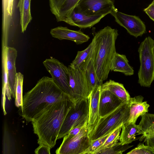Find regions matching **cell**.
<instances>
[{
    "label": "cell",
    "instance_id": "cell-27",
    "mask_svg": "<svg viewBox=\"0 0 154 154\" xmlns=\"http://www.w3.org/2000/svg\"><path fill=\"white\" fill-rule=\"evenodd\" d=\"M85 71L92 90L97 87L101 86L103 82L97 76L93 59L91 60Z\"/></svg>",
    "mask_w": 154,
    "mask_h": 154
},
{
    "label": "cell",
    "instance_id": "cell-36",
    "mask_svg": "<svg viewBox=\"0 0 154 154\" xmlns=\"http://www.w3.org/2000/svg\"><path fill=\"white\" fill-rule=\"evenodd\" d=\"M144 140V142L145 143L146 145L154 148V134Z\"/></svg>",
    "mask_w": 154,
    "mask_h": 154
},
{
    "label": "cell",
    "instance_id": "cell-31",
    "mask_svg": "<svg viewBox=\"0 0 154 154\" xmlns=\"http://www.w3.org/2000/svg\"><path fill=\"white\" fill-rule=\"evenodd\" d=\"M112 133L95 140H91V146L83 152V154H94V152L103 144Z\"/></svg>",
    "mask_w": 154,
    "mask_h": 154
},
{
    "label": "cell",
    "instance_id": "cell-10",
    "mask_svg": "<svg viewBox=\"0 0 154 154\" xmlns=\"http://www.w3.org/2000/svg\"><path fill=\"white\" fill-rule=\"evenodd\" d=\"M110 14L115 18L116 21L125 28L130 35L137 38L146 32L144 23L138 17L122 13L116 8Z\"/></svg>",
    "mask_w": 154,
    "mask_h": 154
},
{
    "label": "cell",
    "instance_id": "cell-18",
    "mask_svg": "<svg viewBox=\"0 0 154 154\" xmlns=\"http://www.w3.org/2000/svg\"><path fill=\"white\" fill-rule=\"evenodd\" d=\"M144 97L141 95L131 97L128 102L129 106V116L126 123L135 124L138 117L148 111L149 104L146 101L143 102Z\"/></svg>",
    "mask_w": 154,
    "mask_h": 154
},
{
    "label": "cell",
    "instance_id": "cell-25",
    "mask_svg": "<svg viewBox=\"0 0 154 154\" xmlns=\"http://www.w3.org/2000/svg\"><path fill=\"white\" fill-rule=\"evenodd\" d=\"M2 106L3 109H5V96L8 99H11L12 95L9 86L8 72L6 67V56L5 49L2 50Z\"/></svg>",
    "mask_w": 154,
    "mask_h": 154
},
{
    "label": "cell",
    "instance_id": "cell-16",
    "mask_svg": "<svg viewBox=\"0 0 154 154\" xmlns=\"http://www.w3.org/2000/svg\"><path fill=\"white\" fill-rule=\"evenodd\" d=\"M101 86L93 89L90 96L88 126L89 134L96 126L100 118L99 100Z\"/></svg>",
    "mask_w": 154,
    "mask_h": 154
},
{
    "label": "cell",
    "instance_id": "cell-33",
    "mask_svg": "<svg viewBox=\"0 0 154 154\" xmlns=\"http://www.w3.org/2000/svg\"><path fill=\"white\" fill-rule=\"evenodd\" d=\"M85 123L84 124L80 125L72 128L68 133L63 137V139H69L75 136L79 133Z\"/></svg>",
    "mask_w": 154,
    "mask_h": 154
},
{
    "label": "cell",
    "instance_id": "cell-37",
    "mask_svg": "<svg viewBox=\"0 0 154 154\" xmlns=\"http://www.w3.org/2000/svg\"><path fill=\"white\" fill-rule=\"evenodd\" d=\"M153 52L154 54V47L153 48Z\"/></svg>",
    "mask_w": 154,
    "mask_h": 154
},
{
    "label": "cell",
    "instance_id": "cell-11",
    "mask_svg": "<svg viewBox=\"0 0 154 154\" xmlns=\"http://www.w3.org/2000/svg\"><path fill=\"white\" fill-rule=\"evenodd\" d=\"M114 3V0H80L75 7L88 15L106 16L115 8Z\"/></svg>",
    "mask_w": 154,
    "mask_h": 154
},
{
    "label": "cell",
    "instance_id": "cell-32",
    "mask_svg": "<svg viewBox=\"0 0 154 154\" xmlns=\"http://www.w3.org/2000/svg\"><path fill=\"white\" fill-rule=\"evenodd\" d=\"M127 154H154V148L143 143H139L137 146L127 153Z\"/></svg>",
    "mask_w": 154,
    "mask_h": 154
},
{
    "label": "cell",
    "instance_id": "cell-4",
    "mask_svg": "<svg viewBox=\"0 0 154 154\" xmlns=\"http://www.w3.org/2000/svg\"><path fill=\"white\" fill-rule=\"evenodd\" d=\"M128 103H123L113 111L100 117L95 127L90 133L89 137L93 140L112 133L126 123L129 116Z\"/></svg>",
    "mask_w": 154,
    "mask_h": 154
},
{
    "label": "cell",
    "instance_id": "cell-8",
    "mask_svg": "<svg viewBox=\"0 0 154 154\" xmlns=\"http://www.w3.org/2000/svg\"><path fill=\"white\" fill-rule=\"evenodd\" d=\"M43 63L55 84L75 102L69 85L68 67L53 58L46 59Z\"/></svg>",
    "mask_w": 154,
    "mask_h": 154
},
{
    "label": "cell",
    "instance_id": "cell-1",
    "mask_svg": "<svg viewBox=\"0 0 154 154\" xmlns=\"http://www.w3.org/2000/svg\"><path fill=\"white\" fill-rule=\"evenodd\" d=\"M70 100L75 103L63 91L52 79L44 76L23 97L21 107L22 116L28 122H32L51 105L57 102Z\"/></svg>",
    "mask_w": 154,
    "mask_h": 154
},
{
    "label": "cell",
    "instance_id": "cell-20",
    "mask_svg": "<svg viewBox=\"0 0 154 154\" xmlns=\"http://www.w3.org/2000/svg\"><path fill=\"white\" fill-rule=\"evenodd\" d=\"M94 45L92 40L88 47L84 50L78 51L75 59L70 66L75 69L85 70L91 60L94 59Z\"/></svg>",
    "mask_w": 154,
    "mask_h": 154
},
{
    "label": "cell",
    "instance_id": "cell-13",
    "mask_svg": "<svg viewBox=\"0 0 154 154\" xmlns=\"http://www.w3.org/2000/svg\"><path fill=\"white\" fill-rule=\"evenodd\" d=\"M80 0H49L50 10L58 22H64Z\"/></svg>",
    "mask_w": 154,
    "mask_h": 154
},
{
    "label": "cell",
    "instance_id": "cell-24",
    "mask_svg": "<svg viewBox=\"0 0 154 154\" xmlns=\"http://www.w3.org/2000/svg\"><path fill=\"white\" fill-rule=\"evenodd\" d=\"M141 116L139 124L140 129L138 135L142 134L139 140L142 141L154 134V114L146 113Z\"/></svg>",
    "mask_w": 154,
    "mask_h": 154
},
{
    "label": "cell",
    "instance_id": "cell-28",
    "mask_svg": "<svg viewBox=\"0 0 154 154\" xmlns=\"http://www.w3.org/2000/svg\"><path fill=\"white\" fill-rule=\"evenodd\" d=\"M23 80V75L20 72H17L14 85L15 105L17 107L21 106L22 104Z\"/></svg>",
    "mask_w": 154,
    "mask_h": 154
},
{
    "label": "cell",
    "instance_id": "cell-6",
    "mask_svg": "<svg viewBox=\"0 0 154 154\" xmlns=\"http://www.w3.org/2000/svg\"><path fill=\"white\" fill-rule=\"evenodd\" d=\"M89 102L90 97L75 101L65 118L57 140L63 137L72 128L88 121Z\"/></svg>",
    "mask_w": 154,
    "mask_h": 154
},
{
    "label": "cell",
    "instance_id": "cell-12",
    "mask_svg": "<svg viewBox=\"0 0 154 154\" xmlns=\"http://www.w3.org/2000/svg\"><path fill=\"white\" fill-rule=\"evenodd\" d=\"M104 15L91 16L79 11L76 7L72 11L64 22L81 28H91L98 23Z\"/></svg>",
    "mask_w": 154,
    "mask_h": 154
},
{
    "label": "cell",
    "instance_id": "cell-14",
    "mask_svg": "<svg viewBox=\"0 0 154 154\" xmlns=\"http://www.w3.org/2000/svg\"><path fill=\"white\" fill-rule=\"evenodd\" d=\"M51 36L59 40H68L75 42L77 45H80L88 41L89 36L81 31L70 29L67 27L58 26L51 29Z\"/></svg>",
    "mask_w": 154,
    "mask_h": 154
},
{
    "label": "cell",
    "instance_id": "cell-3",
    "mask_svg": "<svg viewBox=\"0 0 154 154\" xmlns=\"http://www.w3.org/2000/svg\"><path fill=\"white\" fill-rule=\"evenodd\" d=\"M118 30L107 26L95 33L93 39L94 45V64L97 76L103 82L110 71L112 61L116 51Z\"/></svg>",
    "mask_w": 154,
    "mask_h": 154
},
{
    "label": "cell",
    "instance_id": "cell-9",
    "mask_svg": "<svg viewBox=\"0 0 154 154\" xmlns=\"http://www.w3.org/2000/svg\"><path fill=\"white\" fill-rule=\"evenodd\" d=\"M68 68L69 85L75 101L89 98L92 90L85 70L74 69L70 65Z\"/></svg>",
    "mask_w": 154,
    "mask_h": 154
},
{
    "label": "cell",
    "instance_id": "cell-15",
    "mask_svg": "<svg viewBox=\"0 0 154 154\" xmlns=\"http://www.w3.org/2000/svg\"><path fill=\"white\" fill-rule=\"evenodd\" d=\"M123 103L107 90H101L99 100V115L102 117L116 109Z\"/></svg>",
    "mask_w": 154,
    "mask_h": 154
},
{
    "label": "cell",
    "instance_id": "cell-29",
    "mask_svg": "<svg viewBox=\"0 0 154 154\" xmlns=\"http://www.w3.org/2000/svg\"><path fill=\"white\" fill-rule=\"evenodd\" d=\"M132 146H129L128 144L123 145L120 142H118L110 147L99 151L96 154H122Z\"/></svg>",
    "mask_w": 154,
    "mask_h": 154
},
{
    "label": "cell",
    "instance_id": "cell-21",
    "mask_svg": "<svg viewBox=\"0 0 154 154\" xmlns=\"http://www.w3.org/2000/svg\"><path fill=\"white\" fill-rule=\"evenodd\" d=\"M110 70L122 72L126 76H131L134 74L133 68L129 64L126 56L116 52L112 61Z\"/></svg>",
    "mask_w": 154,
    "mask_h": 154
},
{
    "label": "cell",
    "instance_id": "cell-30",
    "mask_svg": "<svg viewBox=\"0 0 154 154\" xmlns=\"http://www.w3.org/2000/svg\"><path fill=\"white\" fill-rule=\"evenodd\" d=\"M121 126L115 129L108 136L103 144L94 153L96 154L99 151L104 148L110 147L118 142L120 132L122 129Z\"/></svg>",
    "mask_w": 154,
    "mask_h": 154
},
{
    "label": "cell",
    "instance_id": "cell-22",
    "mask_svg": "<svg viewBox=\"0 0 154 154\" xmlns=\"http://www.w3.org/2000/svg\"><path fill=\"white\" fill-rule=\"evenodd\" d=\"M101 90L108 91L119 98L123 103H128L131 98L128 91L122 84L109 80L103 84Z\"/></svg>",
    "mask_w": 154,
    "mask_h": 154
},
{
    "label": "cell",
    "instance_id": "cell-26",
    "mask_svg": "<svg viewBox=\"0 0 154 154\" xmlns=\"http://www.w3.org/2000/svg\"><path fill=\"white\" fill-rule=\"evenodd\" d=\"M31 0H19L17 5L20 14V24L22 32L26 30L32 19L30 12Z\"/></svg>",
    "mask_w": 154,
    "mask_h": 154
},
{
    "label": "cell",
    "instance_id": "cell-5",
    "mask_svg": "<svg viewBox=\"0 0 154 154\" xmlns=\"http://www.w3.org/2000/svg\"><path fill=\"white\" fill-rule=\"evenodd\" d=\"M154 40L146 37L138 49L140 63L138 83L141 86L150 87L154 79Z\"/></svg>",
    "mask_w": 154,
    "mask_h": 154
},
{
    "label": "cell",
    "instance_id": "cell-23",
    "mask_svg": "<svg viewBox=\"0 0 154 154\" xmlns=\"http://www.w3.org/2000/svg\"><path fill=\"white\" fill-rule=\"evenodd\" d=\"M122 129L119 140L123 145L129 144L135 140L136 136L140 132V128L139 125L127 122L122 125Z\"/></svg>",
    "mask_w": 154,
    "mask_h": 154
},
{
    "label": "cell",
    "instance_id": "cell-38",
    "mask_svg": "<svg viewBox=\"0 0 154 154\" xmlns=\"http://www.w3.org/2000/svg\"><path fill=\"white\" fill-rule=\"evenodd\" d=\"M153 1L154 2V0H153Z\"/></svg>",
    "mask_w": 154,
    "mask_h": 154
},
{
    "label": "cell",
    "instance_id": "cell-19",
    "mask_svg": "<svg viewBox=\"0 0 154 154\" xmlns=\"http://www.w3.org/2000/svg\"><path fill=\"white\" fill-rule=\"evenodd\" d=\"M3 48L5 49L6 53V67L9 85L12 96L15 99L14 85L17 73L15 66V61L17 56V51L14 48L8 46Z\"/></svg>",
    "mask_w": 154,
    "mask_h": 154
},
{
    "label": "cell",
    "instance_id": "cell-7",
    "mask_svg": "<svg viewBox=\"0 0 154 154\" xmlns=\"http://www.w3.org/2000/svg\"><path fill=\"white\" fill-rule=\"evenodd\" d=\"M87 121L79 133L69 139H63L56 151L57 154H83L91 145Z\"/></svg>",
    "mask_w": 154,
    "mask_h": 154
},
{
    "label": "cell",
    "instance_id": "cell-34",
    "mask_svg": "<svg viewBox=\"0 0 154 154\" xmlns=\"http://www.w3.org/2000/svg\"><path fill=\"white\" fill-rule=\"evenodd\" d=\"M51 149L49 146L41 144L35 149V152L36 154H50Z\"/></svg>",
    "mask_w": 154,
    "mask_h": 154
},
{
    "label": "cell",
    "instance_id": "cell-17",
    "mask_svg": "<svg viewBox=\"0 0 154 154\" xmlns=\"http://www.w3.org/2000/svg\"><path fill=\"white\" fill-rule=\"evenodd\" d=\"M14 0H2V41L8 43L13 22Z\"/></svg>",
    "mask_w": 154,
    "mask_h": 154
},
{
    "label": "cell",
    "instance_id": "cell-2",
    "mask_svg": "<svg viewBox=\"0 0 154 154\" xmlns=\"http://www.w3.org/2000/svg\"><path fill=\"white\" fill-rule=\"evenodd\" d=\"M74 103L70 100L56 102L31 122L39 145L54 147L65 118Z\"/></svg>",
    "mask_w": 154,
    "mask_h": 154
},
{
    "label": "cell",
    "instance_id": "cell-35",
    "mask_svg": "<svg viewBox=\"0 0 154 154\" xmlns=\"http://www.w3.org/2000/svg\"><path fill=\"white\" fill-rule=\"evenodd\" d=\"M143 11L154 21V2L153 1L148 7L144 9Z\"/></svg>",
    "mask_w": 154,
    "mask_h": 154
}]
</instances>
